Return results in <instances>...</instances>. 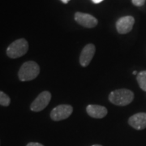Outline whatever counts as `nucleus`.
<instances>
[{"label": "nucleus", "mask_w": 146, "mask_h": 146, "mask_svg": "<svg viewBox=\"0 0 146 146\" xmlns=\"http://www.w3.org/2000/svg\"><path fill=\"white\" fill-rule=\"evenodd\" d=\"M92 146H102V145H92Z\"/></svg>", "instance_id": "a211bd4d"}, {"label": "nucleus", "mask_w": 146, "mask_h": 146, "mask_svg": "<svg viewBox=\"0 0 146 146\" xmlns=\"http://www.w3.org/2000/svg\"><path fill=\"white\" fill-rule=\"evenodd\" d=\"M73 108L70 105H59L54 108L50 113V118L54 121H61L68 119L72 115Z\"/></svg>", "instance_id": "39448f33"}, {"label": "nucleus", "mask_w": 146, "mask_h": 146, "mask_svg": "<svg viewBox=\"0 0 146 146\" xmlns=\"http://www.w3.org/2000/svg\"><path fill=\"white\" fill-rule=\"evenodd\" d=\"M29 50V43L25 39H17L9 45L7 49V54L11 58H17L25 55Z\"/></svg>", "instance_id": "7ed1b4c3"}, {"label": "nucleus", "mask_w": 146, "mask_h": 146, "mask_svg": "<svg viewBox=\"0 0 146 146\" xmlns=\"http://www.w3.org/2000/svg\"><path fill=\"white\" fill-rule=\"evenodd\" d=\"M134 99L132 91L127 89H116L112 91L109 95L110 102L116 106H124L129 105Z\"/></svg>", "instance_id": "f257e3e1"}, {"label": "nucleus", "mask_w": 146, "mask_h": 146, "mask_svg": "<svg viewBox=\"0 0 146 146\" xmlns=\"http://www.w3.org/2000/svg\"><path fill=\"white\" fill-rule=\"evenodd\" d=\"M86 111L89 116L95 119H102L107 115V109L105 106L99 105H89L86 108Z\"/></svg>", "instance_id": "9d476101"}, {"label": "nucleus", "mask_w": 146, "mask_h": 146, "mask_svg": "<svg viewBox=\"0 0 146 146\" xmlns=\"http://www.w3.org/2000/svg\"><path fill=\"white\" fill-rule=\"evenodd\" d=\"M93 2H94V3H102L103 0H92Z\"/></svg>", "instance_id": "2eb2a0df"}, {"label": "nucleus", "mask_w": 146, "mask_h": 146, "mask_svg": "<svg viewBox=\"0 0 146 146\" xmlns=\"http://www.w3.org/2000/svg\"><path fill=\"white\" fill-rule=\"evenodd\" d=\"M136 80L143 91L146 92V71H142L136 76Z\"/></svg>", "instance_id": "9b49d317"}, {"label": "nucleus", "mask_w": 146, "mask_h": 146, "mask_svg": "<svg viewBox=\"0 0 146 146\" xmlns=\"http://www.w3.org/2000/svg\"><path fill=\"white\" fill-rule=\"evenodd\" d=\"M75 21L80 25L81 26L85 28H94L98 25V20L90 14L83 13V12H76L75 14Z\"/></svg>", "instance_id": "0eeeda50"}, {"label": "nucleus", "mask_w": 146, "mask_h": 146, "mask_svg": "<svg viewBox=\"0 0 146 146\" xmlns=\"http://www.w3.org/2000/svg\"><path fill=\"white\" fill-rule=\"evenodd\" d=\"M135 19L131 16H126L119 18L116 22V29L120 34H126L132 30Z\"/></svg>", "instance_id": "423d86ee"}, {"label": "nucleus", "mask_w": 146, "mask_h": 146, "mask_svg": "<svg viewBox=\"0 0 146 146\" xmlns=\"http://www.w3.org/2000/svg\"><path fill=\"white\" fill-rule=\"evenodd\" d=\"M40 73V67L33 61L25 63L19 70L18 76L21 81H29L36 78Z\"/></svg>", "instance_id": "f03ea898"}, {"label": "nucleus", "mask_w": 146, "mask_h": 146, "mask_svg": "<svg viewBox=\"0 0 146 146\" xmlns=\"http://www.w3.org/2000/svg\"><path fill=\"white\" fill-rule=\"evenodd\" d=\"M95 50L94 44H88L84 47L80 56V63L82 67H87L90 63L94 56Z\"/></svg>", "instance_id": "6e6552de"}, {"label": "nucleus", "mask_w": 146, "mask_h": 146, "mask_svg": "<svg viewBox=\"0 0 146 146\" xmlns=\"http://www.w3.org/2000/svg\"><path fill=\"white\" fill-rule=\"evenodd\" d=\"M61 1L63 2V3H68L69 2V1H70V0H61Z\"/></svg>", "instance_id": "dca6fc26"}, {"label": "nucleus", "mask_w": 146, "mask_h": 146, "mask_svg": "<svg viewBox=\"0 0 146 146\" xmlns=\"http://www.w3.org/2000/svg\"><path fill=\"white\" fill-rule=\"evenodd\" d=\"M50 99H51V94L49 91H43L36 97V99L32 102L30 109L35 112L41 111L48 106L50 102Z\"/></svg>", "instance_id": "20e7f679"}, {"label": "nucleus", "mask_w": 146, "mask_h": 146, "mask_svg": "<svg viewBox=\"0 0 146 146\" xmlns=\"http://www.w3.org/2000/svg\"><path fill=\"white\" fill-rule=\"evenodd\" d=\"M11 99L8 95L0 91V105L3 106H8L10 105Z\"/></svg>", "instance_id": "f8f14e48"}, {"label": "nucleus", "mask_w": 146, "mask_h": 146, "mask_svg": "<svg viewBox=\"0 0 146 146\" xmlns=\"http://www.w3.org/2000/svg\"><path fill=\"white\" fill-rule=\"evenodd\" d=\"M26 146H44L42 144H40V143H36V142H30V143H29Z\"/></svg>", "instance_id": "4468645a"}, {"label": "nucleus", "mask_w": 146, "mask_h": 146, "mask_svg": "<svg viewBox=\"0 0 146 146\" xmlns=\"http://www.w3.org/2000/svg\"><path fill=\"white\" fill-rule=\"evenodd\" d=\"M131 127L136 130H143L146 128V113L141 112L131 116L128 119Z\"/></svg>", "instance_id": "1a4fd4ad"}, {"label": "nucleus", "mask_w": 146, "mask_h": 146, "mask_svg": "<svg viewBox=\"0 0 146 146\" xmlns=\"http://www.w3.org/2000/svg\"><path fill=\"white\" fill-rule=\"evenodd\" d=\"M146 0H131V3L136 7H142L145 3Z\"/></svg>", "instance_id": "ddd939ff"}, {"label": "nucleus", "mask_w": 146, "mask_h": 146, "mask_svg": "<svg viewBox=\"0 0 146 146\" xmlns=\"http://www.w3.org/2000/svg\"><path fill=\"white\" fill-rule=\"evenodd\" d=\"M133 75H137V72H136V71H134V72H133Z\"/></svg>", "instance_id": "f3484780"}]
</instances>
